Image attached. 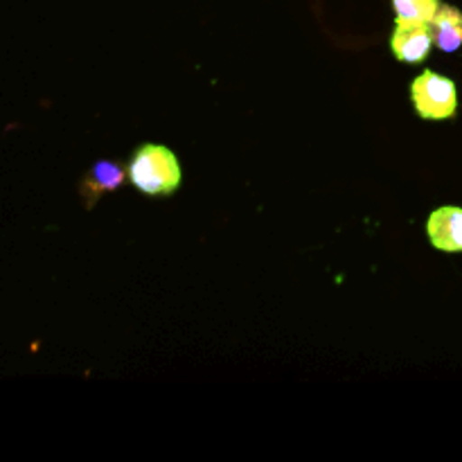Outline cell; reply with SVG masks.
<instances>
[{"label": "cell", "mask_w": 462, "mask_h": 462, "mask_svg": "<svg viewBox=\"0 0 462 462\" xmlns=\"http://www.w3.org/2000/svg\"><path fill=\"white\" fill-rule=\"evenodd\" d=\"M433 45L429 23H400L391 36V50L400 61L420 63L427 59Z\"/></svg>", "instance_id": "cell-3"}, {"label": "cell", "mask_w": 462, "mask_h": 462, "mask_svg": "<svg viewBox=\"0 0 462 462\" xmlns=\"http://www.w3.org/2000/svg\"><path fill=\"white\" fill-rule=\"evenodd\" d=\"M125 167L117 165L113 161H99L93 170L88 171V176L81 183V194L86 197V203L93 206L95 199L104 192H111V189L120 188L122 180H125Z\"/></svg>", "instance_id": "cell-6"}, {"label": "cell", "mask_w": 462, "mask_h": 462, "mask_svg": "<svg viewBox=\"0 0 462 462\" xmlns=\"http://www.w3.org/2000/svg\"><path fill=\"white\" fill-rule=\"evenodd\" d=\"M427 233L433 246L445 253H462V208L445 206L431 212Z\"/></svg>", "instance_id": "cell-4"}, {"label": "cell", "mask_w": 462, "mask_h": 462, "mask_svg": "<svg viewBox=\"0 0 462 462\" xmlns=\"http://www.w3.org/2000/svg\"><path fill=\"white\" fill-rule=\"evenodd\" d=\"M400 23H431L440 3L438 0H393Z\"/></svg>", "instance_id": "cell-7"}, {"label": "cell", "mask_w": 462, "mask_h": 462, "mask_svg": "<svg viewBox=\"0 0 462 462\" xmlns=\"http://www.w3.org/2000/svg\"><path fill=\"white\" fill-rule=\"evenodd\" d=\"M129 179L149 197H170L180 185V165L174 153L161 144H143L134 153Z\"/></svg>", "instance_id": "cell-1"}, {"label": "cell", "mask_w": 462, "mask_h": 462, "mask_svg": "<svg viewBox=\"0 0 462 462\" xmlns=\"http://www.w3.org/2000/svg\"><path fill=\"white\" fill-rule=\"evenodd\" d=\"M433 45L442 52H456L462 45V12L451 5H440L436 16L429 23Z\"/></svg>", "instance_id": "cell-5"}, {"label": "cell", "mask_w": 462, "mask_h": 462, "mask_svg": "<svg viewBox=\"0 0 462 462\" xmlns=\"http://www.w3.org/2000/svg\"><path fill=\"white\" fill-rule=\"evenodd\" d=\"M411 97H413L415 111L424 120H449L458 108L456 84L449 77H442L433 70H424L411 84Z\"/></svg>", "instance_id": "cell-2"}]
</instances>
